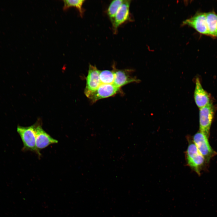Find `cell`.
I'll use <instances>...</instances> for the list:
<instances>
[{
    "label": "cell",
    "instance_id": "obj_3",
    "mask_svg": "<svg viewBox=\"0 0 217 217\" xmlns=\"http://www.w3.org/2000/svg\"><path fill=\"white\" fill-rule=\"evenodd\" d=\"M214 113V108L211 102L200 108V131L205 135L208 138L209 137L210 129Z\"/></svg>",
    "mask_w": 217,
    "mask_h": 217
},
{
    "label": "cell",
    "instance_id": "obj_10",
    "mask_svg": "<svg viewBox=\"0 0 217 217\" xmlns=\"http://www.w3.org/2000/svg\"><path fill=\"white\" fill-rule=\"evenodd\" d=\"M36 147L39 152L40 150L47 147L51 144L58 143V141L47 134L39 123L36 127Z\"/></svg>",
    "mask_w": 217,
    "mask_h": 217
},
{
    "label": "cell",
    "instance_id": "obj_9",
    "mask_svg": "<svg viewBox=\"0 0 217 217\" xmlns=\"http://www.w3.org/2000/svg\"><path fill=\"white\" fill-rule=\"evenodd\" d=\"M100 71L96 66L89 64L84 90L85 95L96 90L101 84L99 77Z\"/></svg>",
    "mask_w": 217,
    "mask_h": 217
},
{
    "label": "cell",
    "instance_id": "obj_1",
    "mask_svg": "<svg viewBox=\"0 0 217 217\" xmlns=\"http://www.w3.org/2000/svg\"><path fill=\"white\" fill-rule=\"evenodd\" d=\"M38 123L28 127L18 125L17 132L20 135L23 144L22 150L30 151L35 152L39 156L40 152L37 149L36 145V131Z\"/></svg>",
    "mask_w": 217,
    "mask_h": 217
},
{
    "label": "cell",
    "instance_id": "obj_11",
    "mask_svg": "<svg viewBox=\"0 0 217 217\" xmlns=\"http://www.w3.org/2000/svg\"><path fill=\"white\" fill-rule=\"evenodd\" d=\"M195 103L199 108H202L211 103L208 93L203 88L198 77L195 80V86L194 93Z\"/></svg>",
    "mask_w": 217,
    "mask_h": 217
},
{
    "label": "cell",
    "instance_id": "obj_2",
    "mask_svg": "<svg viewBox=\"0 0 217 217\" xmlns=\"http://www.w3.org/2000/svg\"><path fill=\"white\" fill-rule=\"evenodd\" d=\"M186 157L188 165L200 175L206 162L193 142H189L186 152Z\"/></svg>",
    "mask_w": 217,
    "mask_h": 217
},
{
    "label": "cell",
    "instance_id": "obj_14",
    "mask_svg": "<svg viewBox=\"0 0 217 217\" xmlns=\"http://www.w3.org/2000/svg\"><path fill=\"white\" fill-rule=\"evenodd\" d=\"M85 1L84 0H63L64 4L63 9L64 10H66L70 7H75L78 10L80 16L82 17L84 11L83 5Z\"/></svg>",
    "mask_w": 217,
    "mask_h": 217
},
{
    "label": "cell",
    "instance_id": "obj_13",
    "mask_svg": "<svg viewBox=\"0 0 217 217\" xmlns=\"http://www.w3.org/2000/svg\"><path fill=\"white\" fill-rule=\"evenodd\" d=\"M124 0H115L110 3L107 10V14L112 24L113 23L115 16L121 5Z\"/></svg>",
    "mask_w": 217,
    "mask_h": 217
},
{
    "label": "cell",
    "instance_id": "obj_15",
    "mask_svg": "<svg viewBox=\"0 0 217 217\" xmlns=\"http://www.w3.org/2000/svg\"><path fill=\"white\" fill-rule=\"evenodd\" d=\"M99 79L101 84H113L114 80V71L108 70L100 71Z\"/></svg>",
    "mask_w": 217,
    "mask_h": 217
},
{
    "label": "cell",
    "instance_id": "obj_5",
    "mask_svg": "<svg viewBox=\"0 0 217 217\" xmlns=\"http://www.w3.org/2000/svg\"><path fill=\"white\" fill-rule=\"evenodd\" d=\"M207 137L200 131L193 137V142L198 149L204 158L206 163L216 154L211 146Z\"/></svg>",
    "mask_w": 217,
    "mask_h": 217
},
{
    "label": "cell",
    "instance_id": "obj_12",
    "mask_svg": "<svg viewBox=\"0 0 217 217\" xmlns=\"http://www.w3.org/2000/svg\"><path fill=\"white\" fill-rule=\"evenodd\" d=\"M206 13L209 36L217 38V14L212 11Z\"/></svg>",
    "mask_w": 217,
    "mask_h": 217
},
{
    "label": "cell",
    "instance_id": "obj_4",
    "mask_svg": "<svg viewBox=\"0 0 217 217\" xmlns=\"http://www.w3.org/2000/svg\"><path fill=\"white\" fill-rule=\"evenodd\" d=\"M121 92V88L113 84H101L96 90L86 96L93 103L100 99L113 96Z\"/></svg>",
    "mask_w": 217,
    "mask_h": 217
},
{
    "label": "cell",
    "instance_id": "obj_7",
    "mask_svg": "<svg viewBox=\"0 0 217 217\" xmlns=\"http://www.w3.org/2000/svg\"><path fill=\"white\" fill-rule=\"evenodd\" d=\"M112 70L114 73V80L113 84L117 87L120 88L128 84L133 82H138L139 79L132 76V70L131 69H118L115 65L112 66Z\"/></svg>",
    "mask_w": 217,
    "mask_h": 217
},
{
    "label": "cell",
    "instance_id": "obj_8",
    "mask_svg": "<svg viewBox=\"0 0 217 217\" xmlns=\"http://www.w3.org/2000/svg\"><path fill=\"white\" fill-rule=\"evenodd\" d=\"M131 1L124 0L119 9L112 24L113 31L116 34L119 27L130 19V7Z\"/></svg>",
    "mask_w": 217,
    "mask_h": 217
},
{
    "label": "cell",
    "instance_id": "obj_6",
    "mask_svg": "<svg viewBox=\"0 0 217 217\" xmlns=\"http://www.w3.org/2000/svg\"><path fill=\"white\" fill-rule=\"evenodd\" d=\"M182 24L192 27L200 34L209 36L206 13L197 12L184 21Z\"/></svg>",
    "mask_w": 217,
    "mask_h": 217
}]
</instances>
